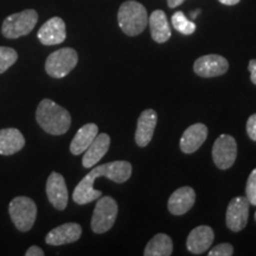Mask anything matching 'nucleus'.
Returning <instances> with one entry per match:
<instances>
[{
    "label": "nucleus",
    "instance_id": "1",
    "mask_svg": "<svg viewBox=\"0 0 256 256\" xmlns=\"http://www.w3.org/2000/svg\"><path fill=\"white\" fill-rule=\"evenodd\" d=\"M36 120L44 132L51 136H62L68 132L72 124L69 112L50 98H44L38 104Z\"/></svg>",
    "mask_w": 256,
    "mask_h": 256
},
{
    "label": "nucleus",
    "instance_id": "2",
    "mask_svg": "<svg viewBox=\"0 0 256 256\" xmlns=\"http://www.w3.org/2000/svg\"><path fill=\"white\" fill-rule=\"evenodd\" d=\"M118 22L124 34L134 37L140 34L148 24V16L145 6L134 0L124 2L118 12Z\"/></svg>",
    "mask_w": 256,
    "mask_h": 256
},
{
    "label": "nucleus",
    "instance_id": "3",
    "mask_svg": "<svg viewBox=\"0 0 256 256\" xmlns=\"http://www.w3.org/2000/svg\"><path fill=\"white\" fill-rule=\"evenodd\" d=\"M38 22V14L34 10L28 8L18 14H10L2 25V36L8 40H17L26 36L34 30Z\"/></svg>",
    "mask_w": 256,
    "mask_h": 256
},
{
    "label": "nucleus",
    "instance_id": "4",
    "mask_svg": "<svg viewBox=\"0 0 256 256\" xmlns=\"http://www.w3.org/2000/svg\"><path fill=\"white\" fill-rule=\"evenodd\" d=\"M8 212L12 222L19 232H26L31 230L37 218V206L31 198L18 196L11 200Z\"/></svg>",
    "mask_w": 256,
    "mask_h": 256
},
{
    "label": "nucleus",
    "instance_id": "5",
    "mask_svg": "<svg viewBox=\"0 0 256 256\" xmlns=\"http://www.w3.org/2000/svg\"><path fill=\"white\" fill-rule=\"evenodd\" d=\"M78 55L72 48L54 51L46 60V72L54 78H63L78 66Z\"/></svg>",
    "mask_w": 256,
    "mask_h": 256
},
{
    "label": "nucleus",
    "instance_id": "6",
    "mask_svg": "<svg viewBox=\"0 0 256 256\" xmlns=\"http://www.w3.org/2000/svg\"><path fill=\"white\" fill-rule=\"evenodd\" d=\"M118 217V203L113 197H100L92 217V230L95 234H104L112 229Z\"/></svg>",
    "mask_w": 256,
    "mask_h": 256
},
{
    "label": "nucleus",
    "instance_id": "7",
    "mask_svg": "<svg viewBox=\"0 0 256 256\" xmlns=\"http://www.w3.org/2000/svg\"><path fill=\"white\" fill-rule=\"evenodd\" d=\"M238 156V142L229 134H222L212 146V159L217 168L228 170L232 168Z\"/></svg>",
    "mask_w": 256,
    "mask_h": 256
},
{
    "label": "nucleus",
    "instance_id": "8",
    "mask_svg": "<svg viewBox=\"0 0 256 256\" xmlns=\"http://www.w3.org/2000/svg\"><path fill=\"white\" fill-rule=\"evenodd\" d=\"M249 218V200L247 197L238 196L230 200L226 209V226L234 232H241L246 228Z\"/></svg>",
    "mask_w": 256,
    "mask_h": 256
},
{
    "label": "nucleus",
    "instance_id": "9",
    "mask_svg": "<svg viewBox=\"0 0 256 256\" xmlns=\"http://www.w3.org/2000/svg\"><path fill=\"white\" fill-rule=\"evenodd\" d=\"M229 69V63L226 57L220 55H206L196 60L194 70L198 76L204 78H217L224 75Z\"/></svg>",
    "mask_w": 256,
    "mask_h": 256
},
{
    "label": "nucleus",
    "instance_id": "10",
    "mask_svg": "<svg viewBox=\"0 0 256 256\" xmlns=\"http://www.w3.org/2000/svg\"><path fill=\"white\" fill-rule=\"evenodd\" d=\"M48 200L55 209L62 211L68 206V188L63 176L57 172H51L46 180Z\"/></svg>",
    "mask_w": 256,
    "mask_h": 256
},
{
    "label": "nucleus",
    "instance_id": "11",
    "mask_svg": "<svg viewBox=\"0 0 256 256\" xmlns=\"http://www.w3.org/2000/svg\"><path fill=\"white\" fill-rule=\"evenodd\" d=\"M37 37L43 46H57L63 43L66 38V23L60 17L50 18L38 30Z\"/></svg>",
    "mask_w": 256,
    "mask_h": 256
},
{
    "label": "nucleus",
    "instance_id": "12",
    "mask_svg": "<svg viewBox=\"0 0 256 256\" xmlns=\"http://www.w3.org/2000/svg\"><path fill=\"white\" fill-rule=\"evenodd\" d=\"M98 178V172L95 168L82 179L75 188L72 194V200L78 206L90 203V202L98 200L102 196V192L94 188V182Z\"/></svg>",
    "mask_w": 256,
    "mask_h": 256
},
{
    "label": "nucleus",
    "instance_id": "13",
    "mask_svg": "<svg viewBox=\"0 0 256 256\" xmlns=\"http://www.w3.org/2000/svg\"><path fill=\"white\" fill-rule=\"evenodd\" d=\"M82 235V226L78 223H64L52 229L46 236V242L50 246H63L76 242Z\"/></svg>",
    "mask_w": 256,
    "mask_h": 256
},
{
    "label": "nucleus",
    "instance_id": "14",
    "mask_svg": "<svg viewBox=\"0 0 256 256\" xmlns=\"http://www.w3.org/2000/svg\"><path fill=\"white\" fill-rule=\"evenodd\" d=\"M214 238V230L209 226H200L194 228L188 234L186 240V248L188 250L194 255H200L212 244Z\"/></svg>",
    "mask_w": 256,
    "mask_h": 256
},
{
    "label": "nucleus",
    "instance_id": "15",
    "mask_svg": "<svg viewBox=\"0 0 256 256\" xmlns=\"http://www.w3.org/2000/svg\"><path fill=\"white\" fill-rule=\"evenodd\" d=\"M156 115L154 110H145L138 119L136 130V142L139 147H145L151 142L156 126Z\"/></svg>",
    "mask_w": 256,
    "mask_h": 256
},
{
    "label": "nucleus",
    "instance_id": "16",
    "mask_svg": "<svg viewBox=\"0 0 256 256\" xmlns=\"http://www.w3.org/2000/svg\"><path fill=\"white\" fill-rule=\"evenodd\" d=\"M98 177H106L114 183H124L132 176V164L126 160H116L107 164L96 166Z\"/></svg>",
    "mask_w": 256,
    "mask_h": 256
},
{
    "label": "nucleus",
    "instance_id": "17",
    "mask_svg": "<svg viewBox=\"0 0 256 256\" xmlns=\"http://www.w3.org/2000/svg\"><path fill=\"white\" fill-rule=\"evenodd\" d=\"M194 200H196V192L194 188L190 186L179 188L168 198V211L176 216L184 215L194 206Z\"/></svg>",
    "mask_w": 256,
    "mask_h": 256
},
{
    "label": "nucleus",
    "instance_id": "18",
    "mask_svg": "<svg viewBox=\"0 0 256 256\" xmlns=\"http://www.w3.org/2000/svg\"><path fill=\"white\" fill-rule=\"evenodd\" d=\"M110 146V136L106 133L98 134L94 142L84 151L82 158V165L86 168H92L104 158Z\"/></svg>",
    "mask_w": 256,
    "mask_h": 256
},
{
    "label": "nucleus",
    "instance_id": "19",
    "mask_svg": "<svg viewBox=\"0 0 256 256\" xmlns=\"http://www.w3.org/2000/svg\"><path fill=\"white\" fill-rule=\"evenodd\" d=\"M208 138V127L204 124H194L186 128L180 138V150L186 154L196 152Z\"/></svg>",
    "mask_w": 256,
    "mask_h": 256
},
{
    "label": "nucleus",
    "instance_id": "20",
    "mask_svg": "<svg viewBox=\"0 0 256 256\" xmlns=\"http://www.w3.org/2000/svg\"><path fill=\"white\" fill-rule=\"evenodd\" d=\"M25 146V138L17 128L0 130V156H12Z\"/></svg>",
    "mask_w": 256,
    "mask_h": 256
},
{
    "label": "nucleus",
    "instance_id": "21",
    "mask_svg": "<svg viewBox=\"0 0 256 256\" xmlns=\"http://www.w3.org/2000/svg\"><path fill=\"white\" fill-rule=\"evenodd\" d=\"M148 25L151 28V36L156 43H166L171 38V28L165 12L162 10H156L152 12L148 18Z\"/></svg>",
    "mask_w": 256,
    "mask_h": 256
},
{
    "label": "nucleus",
    "instance_id": "22",
    "mask_svg": "<svg viewBox=\"0 0 256 256\" xmlns=\"http://www.w3.org/2000/svg\"><path fill=\"white\" fill-rule=\"evenodd\" d=\"M98 134V127L95 124H87L82 126L74 136L70 144V152L74 156H80L84 153L86 150L94 142L96 136Z\"/></svg>",
    "mask_w": 256,
    "mask_h": 256
},
{
    "label": "nucleus",
    "instance_id": "23",
    "mask_svg": "<svg viewBox=\"0 0 256 256\" xmlns=\"http://www.w3.org/2000/svg\"><path fill=\"white\" fill-rule=\"evenodd\" d=\"M174 252V242L166 234H156L147 243L144 255L145 256H170Z\"/></svg>",
    "mask_w": 256,
    "mask_h": 256
},
{
    "label": "nucleus",
    "instance_id": "24",
    "mask_svg": "<svg viewBox=\"0 0 256 256\" xmlns=\"http://www.w3.org/2000/svg\"><path fill=\"white\" fill-rule=\"evenodd\" d=\"M172 25L178 32L183 34H192L194 31H196V24L194 22L188 20L182 11L176 12V14L172 16Z\"/></svg>",
    "mask_w": 256,
    "mask_h": 256
},
{
    "label": "nucleus",
    "instance_id": "25",
    "mask_svg": "<svg viewBox=\"0 0 256 256\" xmlns=\"http://www.w3.org/2000/svg\"><path fill=\"white\" fill-rule=\"evenodd\" d=\"M17 60L18 54L14 49L8 46H0V74L8 72L17 62Z\"/></svg>",
    "mask_w": 256,
    "mask_h": 256
},
{
    "label": "nucleus",
    "instance_id": "26",
    "mask_svg": "<svg viewBox=\"0 0 256 256\" xmlns=\"http://www.w3.org/2000/svg\"><path fill=\"white\" fill-rule=\"evenodd\" d=\"M246 194H247V200H249V204L256 206V168L252 171L249 174L247 180V186H246Z\"/></svg>",
    "mask_w": 256,
    "mask_h": 256
},
{
    "label": "nucleus",
    "instance_id": "27",
    "mask_svg": "<svg viewBox=\"0 0 256 256\" xmlns=\"http://www.w3.org/2000/svg\"><path fill=\"white\" fill-rule=\"evenodd\" d=\"M232 254L234 247L230 243H220L209 252V256H232Z\"/></svg>",
    "mask_w": 256,
    "mask_h": 256
},
{
    "label": "nucleus",
    "instance_id": "28",
    "mask_svg": "<svg viewBox=\"0 0 256 256\" xmlns=\"http://www.w3.org/2000/svg\"><path fill=\"white\" fill-rule=\"evenodd\" d=\"M247 134L250 138L252 142H256V113L249 116L247 121Z\"/></svg>",
    "mask_w": 256,
    "mask_h": 256
},
{
    "label": "nucleus",
    "instance_id": "29",
    "mask_svg": "<svg viewBox=\"0 0 256 256\" xmlns=\"http://www.w3.org/2000/svg\"><path fill=\"white\" fill-rule=\"evenodd\" d=\"M25 255L26 256H44V252H43V249L37 247V246H32V247L28 249L26 252H25Z\"/></svg>",
    "mask_w": 256,
    "mask_h": 256
},
{
    "label": "nucleus",
    "instance_id": "30",
    "mask_svg": "<svg viewBox=\"0 0 256 256\" xmlns=\"http://www.w3.org/2000/svg\"><path fill=\"white\" fill-rule=\"evenodd\" d=\"M248 69L250 72V81L256 86V60H252L249 62Z\"/></svg>",
    "mask_w": 256,
    "mask_h": 256
},
{
    "label": "nucleus",
    "instance_id": "31",
    "mask_svg": "<svg viewBox=\"0 0 256 256\" xmlns=\"http://www.w3.org/2000/svg\"><path fill=\"white\" fill-rule=\"evenodd\" d=\"M185 0H168V6L170 8H174L183 4Z\"/></svg>",
    "mask_w": 256,
    "mask_h": 256
},
{
    "label": "nucleus",
    "instance_id": "32",
    "mask_svg": "<svg viewBox=\"0 0 256 256\" xmlns=\"http://www.w3.org/2000/svg\"><path fill=\"white\" fill-rule=\"evenodd\" d=\"M218 2H220V4H223V5L232 6V5L238 4V2H241V0H218Z\"/></svg>",
    "mask_w": 256,
    "mask_h": 256
},
{
    "label": "nucleus",
    "instance_id": "33",
    "mask_svg": "<svg viewBox=\"0 0 256 256\" xmlns=\"http://www.w3.org/2000/svg\"><path fill=\"white\" fill-rule=\"evenodd\" d=\"M200 14V10H196V11L194 12H191V18H192V20H194V19H196L197 18V16Z\"/></svg>",
    "mask_w": 256,
    "mask_h": 256
},
{
    "label": "nucleus",
    "instance_id": "34",
    "mask_svg": "<svg viewBox=\"0 0 256 256\" xmlns=\"http://www.w3.org/2000/svg\"><path fill=\"white\" fill-rule=\"evenodd\" d=\"M255 220H256V212H255Z\"/></svg>",
    "mask_w": 256,
    "mask_h": 256
}]
</instances>
